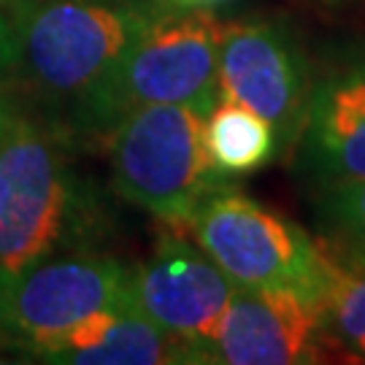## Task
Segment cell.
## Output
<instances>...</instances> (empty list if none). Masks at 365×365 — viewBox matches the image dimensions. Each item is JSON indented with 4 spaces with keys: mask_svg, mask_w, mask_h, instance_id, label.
I'll return each mask as SVG.
<instances>
[{
    "mask_svg": "<svg viewBox=\"0 0 365 365\" xmlns=\"http://www.w3.org/2000/svg\"><path fill=\"white\" fill-rule=\"evenodd\" d=\"M322 314L292 289L235 287L209 346V363L295 365L317 360Z\"/></svg>",
    "mask_w": 365,
    "mask_h": 365,
    "instance_id": "obj_9",
    "label": "cell"
},
{
    "mask_svg": "<svg viewBox=\"0 0 365 365\" xmlns=\"http://www.w3.org/2000/svg\"><path fill=\"white\" fill-rule=\"evenodd\" d=\"M327 260L325 287L319 298L322 327L336 330L352 352L365 357V249L349 244V249H339V244L322 241Z\"/></svg>",
    "mask_w": 365,
    "mask_h": 365,
    "instance_id": "obj_13",
    "label": "cell"
},
{
    "mask_svg": "<svg viewBox=\"0 0 365 365\" xmlns=\"http://www.w3.org/2000/svg\"><path fill=\"white\" fill-rule=\"evenodd\" d=\"M220 98L265 117L287 141L312 95L306 60L287 30L268 19L227 22L220 41Z\"/></svg>",
    "mask_w": 365,
    "mask_h": 365,
    "instance_id": "obj_8",
    "label": "cell"
},
{
    "mask_svg": "<svg viewBox=\"0 0 365 365\" xmlns=\"http://www.w3.org/2000/svg\"><path fill=\"white\" fill-rule=\"evenodd\" d=\"M222 0H163V6L168 9H211Z\"/></svg>",
    "mask_w": 365,
    "mask_h": 365,
    "instance_id": "obj_16",
    "label": "cell"
},
{
    "mask_svg": "<svg viewBox=\"0 0 365 365\" xmlns=\"http://www.w3.org/2000/svg\"><path fill=\"white\" fill-rule=\"evenodd\" d=\"M222 30L225 22L209 9L155 11L73 128L103 130L133 108L155 103H187L209 114L220 101Z\"/></svg>",
    "mask_w": 365,
    "mask_h": 365,
    "instance_id": "obj_2",
    "label": "cell"
},
{
    "mask_svg": "<svg viewBox=\"0 0 365 365\" xmlns=\"http://www.w3.org/2000/svg\"><path fill=\"white\" fill-rule=\"evenodd\" d=\"M279 130L247 106L220 98L203 117V146L220 176H244L268 165L279 149Z\"/></svg>",
    "mask_w": 365,
    "mask_h": 365,
    "instance_id": "obj_12",
    "label": "cell"
},
{
    "mask_svg": "<svg viewBox=\"0 0 365 365\" xmlns=\"http://www.w3.org/2000/svg\"><path fill=\"white\" fill-rule=\"evenodd\" d=\"M9 76L73 125L149 25L133 0H0Z\"/></svg>",
    "mask_w": 365,
    "mask_h": 365,
    "instance_id": "obj_1",
    "label": "cell"
},
{
    "mask_svg": "<svg viewBox=\"0 0 365 365\" xmlns=\"http://www.w3.org/2000/svg\"><path fill=\"white\" fill-rule=\"evenodd\" d=\"M203 117L187 103L141 106L119 117L108 128L114 190L168 225H187L222 179L206 157Z\"/></svg>",
    "mask_w": 365,
    "mask_h": 365,
    "instance_id": "obj_3",
    "label": "cell"
},
{
    "mask_svg": "<svg viewBox=\"0 0 365 365\" xmlns=\"http://www.w3.org/2000/svg\"><path fill=\"white\" fill-rule=\"evenodd\" d=\"M306 155L333 187L365 179V66L333 73L312 90L303 114Z\"/></svg>",
    "mask_w": 365,
    "mask_h": 365,
    "instance_id": "obj_10",
    "label": "cell"
},
{
    "mask_svg": "<svg viewBox=\"0 0 365 365\" xmlns=\"http://www.w3.org/2000/svg\"><path fill=\"white\" fill-rule=\"evenodd\" d=\"M130 303V268L106 255L46 257L0 287V333L30 354L106 309Z\"/></svg>",
    "mask_w": 365,
    "mask_h": 365,
    "instance_id": "obj_6",
    "label": "cell"
},
{
    "mask_svg": "<svg viewBox=\"0 0 365 365\" xmlns=\"http://www.w3.org/2000/svg\"><path fill=\"white\" fill-rule=\"evenodd\" d=\"M184 227L235 287L292 289L319 309L327 274L322 241L276 211L220 184Z\"/></svg>",
    "mask_w": 365,
    "mask_h": 365,
    "instance_id": "obj_4",
    "label": "cell"
},
{
    "mask_svg": "<svg viewBox=\"0 0 365 365\" xmlns=\"http://www.w3.org/2000/svg\"><path fill=\"white\" fill-rule=\"evenodd\" d=\"M9 197L0 217V287L54 257L76 222V179L54 133L14 111L0 133Z\"/></svg>",
    "mask_w": 365,
    "mask_h": 365,
    "instance_id": "obj_5",
    "label": "cell"
},
{
    "mask_svg": "<svg viewBox=\"0 0 365 365\" xmlns=\"http://www.w3.org/2000/svg\"><path fill=\"white\" fill-rule=\"evenodd\" d=\"M330 206L341 233H346L349 244L365 249V179L333 187Z\"/></svg>",
    "mask_w": 365,
    "mask_h": 365,
    "instance_id": "obj_14",
    "label": "cell"
},
{
    "mask_svg": "<svg viewBox=\"0 0 365 365\" xmlns=\"http://www.w3.org/2000/svg\"><path fill=\"white\" fill-rule=\"evenodd\" d=\"M36 357L66 365L192 363V352L160 330L133 303L92 314Z\"/></svg>",
    "mask_w": 365,
    "mask_h": 365,
    "instance_id": "obj_11",
    "label": "cell"
},
{
    "mask_svg": "<svg viewBox=\"0 0 365 365\" xmlns=\"http://www.w3.org/2000/svg\"><path fill=\"white\" fill-rule=\"evenodd\" d=\"M9 84H11V76H9V66H6L3 41H0V133L6 130V125H9L14 117V106H11V98H9Z\"/></svg>",
    "mask_w": 365,
    "mask_h": 365,
    "instance_id": "obj_15",
    "label": "cell"
},
{
    "mask_svg": "<svg viewBox=\"0 0 365 365\" xmlns=\"http://www.w3.org/2000/svg\"><path fill=\"white\" fill-rule=\"evenodd\" d=\"M6 197H9V179L0 168V217H3V209H6Z\"/></svg>",
    "mask_w": 365,
    "mask_h": 365,
    "instance_id": "obj_17",
    "label": "cell"
},
{
    "mask_svg": "<svg viewBox=\"0 0 365 365\" xmlns=\"http://www.w3.org/2000/svg\"><path fill=\"white\" fill-rule=\"evenodd\" d=\"M233 289L227 274L195 241L170 233L130 271V303L184 344L192 363H209V346Z\"/></svg>",
    "mask_w": 365,
    "mask_h": 365,
    "instance_id": "obj_7",
    "label": "cell"
}]
</instances>
